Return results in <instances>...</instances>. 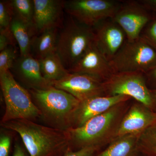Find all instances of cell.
I'll return each instance as SVG.
<instances>
[{"label":"cell","mask_w":156,"mask_h":156,"mask_svg":"<svg viewBox=\"0 0 156 156\" xmlns=\"http://www.w3.org/2000/svg\"><path fill=\"white\" fill-rule=\"evenodd\" d=\"M130 100L113 106L80 127L68 129L70 149L75 151L92 146L102 148L113 141L117 138L123 117L131 106Z\"/></svg>","instance_id":"1"},{"label":"cell","mask_w":156,"mask_h":156,"mask_svg":"<svg viewBox=\"0 0 156 156\" xmlns=\"http://www.w3.org/2000/svg\"><path fill=\"white\" fill-rule=\"evenodd\" d=\"M1 125L19 134L30 156H62L70 149L67 130L27 119L12 120Z\"/></svg>","instance_id":"2"},{"label":"cell","mask_w":156,"mask_h":156,"mask_svg":"<svg viewBox=\"0 0 156 156\" xmlns=\"http://www.w3.org/2000/svg\"><path fill=\"white\" fill-rule=\"evenodd\" d=\"M33 100L41 118L51 127L62 130L70 128V121L80 100L69 93L52 87L48 89H30Z\"/></svg>","instance_id":"3"},{"label":"cell","mask_w":156,"mask_h":156,"mask_svg":"<svg viewBox=\"0 0 156 156\" xmlns=\"http://www.w3.org/2000/svg\"><path fill=\"white\" fill-rule=\"evenodd\" d=\"M0 84L5 105L1 123L16 119L34 122L41 118L30 92L16 80L10 71L0 74Z\"/></svg>","instance_id":"4"},{"label":"cell","mask_w":156,"mask_h":156,"mask_svg":"<svg viewBox=\"0 0 156 156\" xmlns=\"http://www.w3.org/2000/svg\"><path fill=\"white\" fill-rule=\"evenodd\" d=\"M114 73H147L156 66V47L140 36L127 41L109 61Z\"/></svg>","instance_id":"5"},{"label":"cell","mask_w":156,"mask_h":156,"mask_svg":"<svg viewBox=\"0 0 156 156\" xmlns=\"http://www.w3.org/2000/svg\"><path fill=\"white\" fill-rule=\"evenodd\" d=\"M94 29L71 20L58 34L56 53L69 70L94 42Z\"/></svg>","instance_id":"6"},{"label":"cell","mask_w":156,"mask_h":156,"mask_svg":"<svg viewBox=\"0 0 156 156\" xmlns=\"http://www.w3.org/2000/svg\"><path fill=\"white\" fill-rule=\"evenodd\" d=\"M103 87L105 95H126L152 110L156 109L153 94L147 87L145 74L142 73H115L103 81Z\"/></svg>","instance_id":"7"},{"label":"cell","mask_w":156,"mask_h":156,"mask_svg":"<svg viewBox=\"0 0 156 156\" xmlns=\"http://www.w3.org/2000/svg\"><path fill=\"white\" fill-rule=\"evenodd\" d=\"M121 4L114 0H71L65 2L64 9L78 22L93 28L113 18Z\"/></svg>","instance_id":"8"},{"label":"cell","mask_w":156,"mask_h":156,"mask_svg":"<svg viewBox=\"0 0 156 156\" xmlns=\"http://www.w3.org/2000/svg\"><path fill=\"white\" fill-rule=\"evenodd\" d=\"M112 19L124 31L127 41H131L140 37L151 17L137 1H128L122 2L119 9Z\"/></svg>","instance_id":"9"},{"label":"cell","mask_w":156,"mask_h":156,"mask_svg":"<svg viewBox=\"0 0 156 156\" xmlns=\"http://www.w3.org/2000/svg\"><path fill=\"white\" fill-rule=\"evenodd\" d=\"M53 87L69 93L80 101L105 95L103 81L93 76L70 73L59 80L52 83Z\"/></svg>","instance_id":"10"},{"label":"cell","mask_w":156,"mask_h":156,"mask_svg":"<svg viewBox=\"0 0 156 156\" xmlns=\"http://www.w3.org/2000/svg\"><path fill=\"white\" fill-rule=\"evenodd\" d=\"M131 98L123 95H102L80 101L73 113L70 128L80 127L92 118L103 113L113 106Z\"/></svg>","instance_id":"11"},{"label":"cell","mask_w":156,"mask_h":156,"mask_svg":"<svg viewBox=\"0 0 156 156\" xmlns=\"http://www.w3.org/2000/svg\"><path fill=\"white\" fill-rule=\"evenodd\" d=\"M94 43L109 61L127 41L124 31L112 18L105 20L93 27Z\"/></svg>","instance_id":"12"},{"label":"cell","mask_w":156,"mask_h":156,"mask_svg":"<svg viewBox=\"0 0 156 156\" xmlns=\"http://www.w3.org/2000/svg\"><path fill=\"white\" fill-rule=\"evenodd\" d=\"M69 71L93 76L103 82L114 73L109 61L98 49L94 42Z\"/></svg>","instance_id":"13"},{"label":"cell","mask_w":156,"mask_h":156,"mask_svg":"<svg viewBox=\"0 0 156 156\" xmlns=\"http://www.w3.org/2000/svg\"><path fill=\"white\" fill-rule=\"evenodd\" d=\"M156 121L154 112L138 101L131 104L120 124L117 137L140 134Z\"/></svg>","instance_id":"14"},{"label":"cell","mask_w":156,"mask_h":156,"mask_svg":"<svg viewBox=\"0 0 156 156\" xmlns=\"http://www.w3.org/2000/svg\"><path fill=\"white\" fill-rule=\"evenodd\" d=\"M11 70L30 89H46L53 87L42 74L39 60L31 54L20 56Z\"/></svg>","instance_id":"15"},{"label":"cell","mask_w":156,"mask_h":156,"mask_svg":"<svg viewBox=\"0 0 156 156\" xmlns=\"http://www.w3.org/2000/svg\"><path fill=\"white\" fill-rule=\"evenodd\" d=\"M34 27L41 33L48 29L57 28L65 2L58 0H33Z\"/></svg>","instance_id":"16"},{"label":"cell","mask_w":156,"mask_h":156,"mask_svg":"<svg viewBox=\"0 0 156 156\" xmlns=\"http://www.w3.org/2000/svg\"><path fill=\"white\" fill-rule=\"evenodd\" d=\"M140 134L117 137L94 156H138L137 142Z\"/></svg>","instance_id":"17"},{"label":"cell","mask_w":156,"mask_h":156,"mask_svg":"<svg viewBox=\"0 0 156 156\" xmlns=\"http://www.w3.org/2000/svg\"><path fill=\"white\" fill-rule=\"evenodd\" d=\"M58 37L57 28L48 29L34 36L30 54L40 60L56 53Z\"/></svg>","instance_id":"18"},{"label":"cell","mask_w":156,"mask_h":156,"mask_svg":"<svg viewBox=\"0 0 156 156\" xmlns=\"http://www.w3.org/2000/svg\"><path fill=\"white\" fill-rule=\"evenodd\" d=\"M15 41L19 46L20 56L30 54L33 36L35 32L29 26L14 16L10 27Z\"/></svg>","instance_id":"19"},{"label":"cell","mask_w":156,"mask_h":156,"mask_svg":"<svg viewBox=\"0 0 156 156\" xmlns=\"http://www.w3.org/2000/svg\"><path fill=\"white\" fill-rule=\"evenodd\" d=\"M39 61L42 74L50 83L59 80L69 73L56 53Z\"/></svg>","instance_id":"20"},{"label":"cell","mask_w":156,"mask_h":156,"mask_svg":"<svg viewBox=\"0 0 156 156\" xmlns=\"http://www.w3.org/2000/svg\"><path fill=\"white\" fill-rule=\"evenodd\" d=\"M137 147L142 156H156V121L140 134Z\"/></svg>","instance_id":"21"},{"label":"cell","mask_w":156,"mask_h":156,"mask_svg":"<svg viewBox=\"0 0 156 156\" xmlns=\"http://www.w3.org/2000/svg\"><path fill=\"white\" fill-rule=\"evenodd\" d=\"M11 2L14 16L25 23L35 32L34 27L33 0H12Z\"/></svg>","instance_id":"22"},{"label":"cell","mask_w":156,"mask_h":156,"mask_svg":"<svg viewBox=\"0 0 156 156\" xmlns=\"http://www.w3.org/2000/svg\"><path fill=\"white\" fill-rule=\"evenodd\" d=\"M17 57V50L15 46H9L0 53V74L11 69Z\"/></svg>","instance_id":"23"},{"label":"cell","mask_w":156,"mask_h":156,"mask_svg":"<svg viewBox=\"0 0 156 156\" xmlns=\"http://www.w3.org/2000/svg\"><path fill=\"white\" fill-rule=\"evenodd\" d=\"M14 17V13L11 1L0 2V30L10 29Z\"/></svg>","instance_id":"24"},{"label":"cell","mask_w":156,"mask_h":156,"mask_svg":"<svg viewBox=\"0 0 156 156\" xmlns=\"http://www.w3.org/2000/svg\"><path fill=\"white\" fill-rule=\"evenodd\" d=\"M140 36L156 47V18L152 21H150L143 30Z\"/></svg>","instance_id":"25"},{"label":"cell","mask_w":156,"mask_h":156,"mask_svg":"<svg viewBox=\"0 0 156 156\" xmlns=\"http://www.w3.org/2000/svg\"><path fill=\"white\" fill-rule=\"evenodd\" d=\"M101 148L99 147L92 146L75 151L69 149L62 156H94L100 151Z\"/></svg>","instance_id":"26"},{"label":"cell","mask_w":156,"mask_h":156,"mask_svg":"<svg viewBox=\"0 0 156 156\" xmlns=\"http://www.w3.org/2000/svg\"><path fill=\"white\" fill-rule=\"evenodd\" d=\"M14 40L15 41L10 29L0 30V51L11 45L14 46Z\"/></svg>","instance_id":"27"},{"label":"cell","mask_w":156,"mask_h":156,"mask_svg":"<svg viewBox=\"0 0 156 156\" xmlns=\"http://www.w3.org/2000/svg\"><path fill=\"white\" fill-rule=\"evenodd\" d=\"M10 136L3 134L0 137V156H8L11 146Z\"/></svg>","instance_id":"28"},{"label":"cell","mask_w":156,"mask_h":156,"mask_svg":"<svg viewBox=\"0 0 156 156\" xmlns=\"http://www.w3.org/2000/svg\"><path fill=\"white\" fill-rule=\"evenodd\" d=\"M137 1L147 11H156V0H139Z\"/></svg>","instance_id":"29"},{"label":"cell","mask_w":156,"mask_h":156,"mask_svg":"<svg viewBox=\"0 0 156 156\" xmlns=\"http://www.w3.org/2000/svg\"><path fill=\"white\" fill-rule=\"evenodd\" d=\"M147 82L149 81L151 83L156 84V66L153 69L145 74Z\"/></svg>","instance_id":"30"},{"label":"cell","mask_w":156,"mask_h":156,"mask_svg":"<svg viewBox=\"0 0 156 156\" xmlns=\"http://www.w3.org/2000/svg\"><path fill=\"white\" fill-rule=\"evenodd\" d=\"M13 156H25L22 148L18 144H15L14 145V154Z\"/></svg>","instance_id":"31"},{"label":"cell","mask_w":156,"mask_h":156,"mask_svg":"<svg viewBox=\"0 0 156 156\" xmlns=\"http://www.w3.org/2000/svg\"><path fill=\"white\" fill-rule=\"evenodd\" d=\"M153 94L154 98L155 101L156 105V89L151 91Z\"/></svg>","instance_id":"32"}]
</instances>
